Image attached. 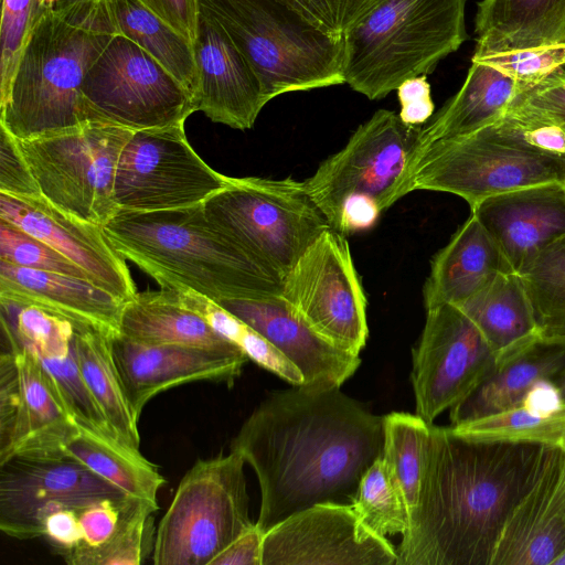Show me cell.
<instances>
[{
	"label": "cell",
	"mask_w": 565,
	"mask_h": 565,
	"mask_svg": "<svg viewBox=\"0 0 565 565\" xmlns=\"http://www.w3.org/2000/svg\"><path fill=\"white\" fill-rule=\"evenodd\" d=\"M383 416L340 387L294 386L269 394L231 441L255 471L266 532L324 502L351 503L361 478L382 456Z\"/></svg>",
	"instance_id": "obj_1"
},
{
	"label": "cell",
	"mask_w": 565,
	"mask_h": 565,
	"mask_svg": "<svg viewBox=\"0 0 565 565\" xmlns=\"http://www.w3.org/2000/svg\"><path fill=\"white\" fill-rule=\"evenodd\" d=\"M547 447L475 439L430 424L418 499L396 565H491Z\"/></svg>",
	"instance_id": "obj_2"
},
{
	"label": "cell",
	"mask_w": 565,
	"mask_h": 565,
	"mask_svg": "<svg viewBox=\"0 0 565 565\" xmlns=\"http://www.w3.org/2000/svg\"><path fill=\"white\" fill-rule=\"evenodd\" d=\"M103 230L110 246L161 288L190 290L213 301L280 295L281 280L214 224L203 204L119 210Z\"/></svg>",
	"instance_id": "obj_3"
},
{
	"label": "cell",
	"mask_w": 565,
	"mask_h": 565,
	"mask_svg": "<svg viewBox=\"0 0 565 565\" xmlns=\"http://www.w3.org/2000/svg\"><path fill=\"white\" fill-rule=\"evenodd\" d=\"M117 34L108 0H65L45 12L0 102V126L23 140L83 124L82 82Z\"/></svg>",
	"instance_id": "obj_4"
},
{
	"label": "cell",
	"mask_w": 565,
	"mask_h": 565,
	"mask_svg": "<svg viewBox=\"0 0 565 565\" xmlns=\"http://www.w3.org/2000/svg\"><path fill=\"white\" fill-rule=\"evenodd\" d=\"M467 0H384L344 34V82L371 100L430 74L468 39Z\"/></svg>",
	"instance_id": "obj_5"
},
{
	"label": "cell",
	"mask_w": 565,
	"mask_h": 565,
	"mask_svg": "<svg viewBox=\"0 0 565 565\" xmlns=\"http://www.w3.org/2000/svg\"><path fill=\"white\" fill-rule=\"evenodd\" d=\"M256 73L267 102L345 83L344 35L328 33L278 0H198Z\"/></svg>",
	"instance_id": "obj_6"
},
{
	"label": "cell",
	"mask_w": 565,
	"mask_h": 565,
	"mask_svg": "<svg viewBox=\"0 0 565 565\" xmlns=\"http://www.w3.org/2000/svg\"><path fill=\"white\" fill-rule=\"evenodd\" d=\"M203 209L264 268L282 280L298 258L330 228L307 192L292 178H232Z\"/></svg>",
	"instance_id": "obj_7"
},
{
	"label": "cell",
	"mask_w": 565,
	"mask_h": 565,
	"mask_svg": "<svg viewBox=\"0 0 565 565\" xmlns=\"http://www.w3.org/2000/svg\"><path fill=\"white\" fill-rule=\"evenodd\" d=\"M245 460L234 451L199 459L183 476L156 531V565H210L255 523Z\"/></svg>",
	"instance_id": "obj_8"
},
{
	"label": "cell",
	"mask_w": 565,
	"mask_h": 565,
	"mask_svg": "<svg viewBox=\"0 0 565 565\" xmlns=\"http://www.w3.org/2000/svg\"><path fill=\"white\" fill-rule=\"evenodd\" d=\"M134 130L97 122L15 139L40 192L60 210L104 226L119 211L114 198L120 152Z\"/></svg>",
	"instance_id": "obj_9"
},
{
	"label": "cell",
	"mask_w": 565,
	"mask_h": 565,
	"mask_svg": "<svg viewBox=\"0 0 565 565\" xmlns=\"http://www.w3.org/2000/svg\"><path fill=\"white\" fill-rule=\"evenodd\" d=\"M196 110L194 96L120 33L111 39L81 85L83 122L137 131L184 124Z\"/></svg>",
	"instance_id": "obj_10"
},
{
	"label": "cell",
	"mask_w": 565,
	"mask_h": 565,
	"mask_svg": "<svg viewBox=\"0 0 565 565\" xmlns=\"http://www.w3.org/2000/svg\"><path fill=\"white\" fill-rule=\"evenodd\" d=\"M564 181L565 161L520 150L478 130L428 146L396 188L393 202L427 190L460 196L471 210L503 192Z\"/></svg>",
	"instance_id": "obj_11"
},
{
	"label": "cell",
	"mask_w": 565,
	"mask_h": 565,
	"mask_svg": "<svg viewBox=\"0 0 565 565\" xmlns=\"http://www.w3.org/2000/svg\"><path fill=\"white\" fill-rule=\"evenodd\" d=\"M420 131V126L406 125L398 114L379 109L303 181L332 230L337 231L342 207L350 200H371L382 212L393 205V193Z\"/></svg>",
	"instance_id": "obj_12"
},
{
	"label": "cell",
	"mask_w": 565,
	"mask_h": 565,
	"mask_svg": "<svg viewBox=\"0 0 565 565\" xmlns=\"http://www.w3.org/2000/svg\"><path fill=\"white\" fill-rule=\"evenodd\" d=\"M280 296L321 339L359 356L366 343V297L344 235L321 233L281 280Z\"/></svg>",
	"instance_id": "obj_13"
},
{
	"label": "cell",
	"mask_w": 565,
	"mask_h": 565,
	"mask_svg": "<svg viewBox=\"0 0 565 565\" xmlns=\"http://www.w3.org/2000/svg\"><path fill=\"white\" fill-rule=\"evenodd\" d=\"M228 177L209 167L189 143L184 124L134 131L115 173L119 210L162 211L204 204Z\"/></svg>",
	"instance_id": "obj_14"
},
{
	"label": "cell",
	"mask_w": 565,
	"mask_h": 565,
	"mask_svg": "<svg viewBox=\"0 0 565 565\" xmlns=\"http://www.w3.org/2000/svg\"><path fill=\"white\" fill-rule=\"evenodd\" d=\"M413 349L416 414L428 424L469 396L497 367V355L478 327L455 305L426 310Z\"/></svg>",
	"instance_id": "obj_15"
},
{
	"label": "cell",
	"mask_w": 565,
	"mask_h": 565,
	"mask_svg": "<svg viewBox=\"0 0 565 565\" xmlns=\"http://www.w3.org/2000/svg\"><path fill=\"white\" fill-rule=\"evenodd\" d=\"M125 497L66 454L0 463V530L18 540L41 537L42 521L60 509Z\"/></svg>",
	"instance_id": "obj_16"
},
{
	"label": "cell",
	"mask_w": 565,
	"mask_h": 565,
	"mask_svg": "<svg viewBox=\"0 0 565 565\" xmlns=\"http://www.w3.org/2000/svg\"><path fill=\"white\" fill-rule=\"evenodd\" d=\"M79 427L38 360L0 350V463L13 457L60 456Z\"/></svg>",
	"instance_id": "obj_17"
},
{
	"label": "cell",
	"mask_w": 565,
	"mask_h": 565,
	"mask_svg": "<svg viewBox=\"0 0 565 565\" xmlns=\"http://www.w3.org/2000/svg\"><path fill=\"white\" fill-rule=\"evenodd\" d=\"M397 552L372 531L352 503L324 502L264 534L262 565H396Z\"/></svg>",
	"instance_id": "obj_18"
},
{
	"label": "cell",
	"mask_w": 565,
	"mask_h": 565,
	"mask_svg": "<svg viewBox=\"0 0 565 565\" xmlns=\"http://www.w3.org/2000/svg\"><path fill=\"white\" fill-rule=\"evenodd\" d=\"M1 347L31 353L78 427L115 437L81 374L75 321L57 312L0 297Z\"/></svg>",
	"instance_id": "obj_19"
},
{
	"label": "cell",
	"mask_w": 565,
	"mask_h": 565,
	"mask_svg": "<svg viewBox=\"0 0 565 565\" xmlns=\"http://www.w3.org/2000/svg\"><path fill=\"white\" fill-rule=\"evenodd\" d=\"M0 220L49 244L114 296L128 301L137 294L125 258L110 246L103 226L60 210L42 195L0 193Z\"/></svg>",
	"instance_id": "obj_20"
},
{
	"label": "cell",
	"mask_w": 565,
	"mask_h": 565,
	"mask_svg": "<svg viewBox=\"0 0 565 565\" xmlns=\"http://www.w3.org/2000/svg\"><path fill=\"white\" fill-rule=\"evenodd\" d=\"M109 341L125 394L138 419L151 398L174 386L201 381L233 384L249 360L243 352L148 344L121 333L110 335Z\"/></svg>",
	"instance_id": "obj_21"
},
{
	"label": "cell",
	"mask_w": 565,
	"mask_h": 565,
	"mask_svg": "<svg viewBox=\"0 0 565 565\" xmlns=\"http://www.w3.org/2000/svg\"><path fill=\"white\" fill-rule=\"evenodd\" d=\"M193 50L199 74L198 110L214 122L241 130L252 128L268 103L262 84L225 30L201 11Z\"/></svg>",
	"instance_id": "obj_22"
},
{
	"label": "cell",
	"mask_w": 565,
	"mask_h": 565,
	"mask_svg": "<svg viewBox=\"0 0 565 565\" xmlns=\"http://www.w3.org/2000/svg\"><path fill=\"white\" fill-rule=\"evenodd\" d=\"M565 552V447L548 446L541 472L511 512L491 565H554Z\"/></svg>",
	"instance_id": "obj_23"
},
{
	"label": "cell",
	"mask_w": 565,
	"mask_h": 565,
	"mask_svg": "<svg viewBox=\"0 0 565 565\" xmlns=\"http://www.w3.org/2000/svg\"><path fill=\"white\" fill-rule=\"evenodd\" d=\"M519 273L565 235V181L524 186L490 196L470 210Z\"/></svg>",
	"instance_id": "obj_24"
},
{
	"label": "cell",
	"mask_w": 565,
	"mask_h": 565,
	"mask_svg": "<svg viewBox=\"0 0 565 565\" xmlns=\"http://www.w3.org/2000/svg\"><path fill=\"white\" fill-rule=\"evenodd\" d=\"M243 320L301 372L310 388L340 387L358 370L361 359L341 351L316 334L280 295L215 301Z\"/></svg>",
	"instance_id": "obj_25"
},
{
	"label": "cell",
	"mask_w": 565,
	"mask_h": 565,
	"mask_svg": "<svg viewBox=\"0 0 565 565\" xmlns=\"http://www.w3.org/2000/svg\"><path fill=\"white\" fill-rule=\"evenodd\" d=\"M0 297L57 312L111 335L119 333L127 302L87 279L2 260Z\"/></svg>",
	"instance_id": "obj_26"
},
{
	"label": "cell",
	"mask_w": 565,
	"mask_h": 565,
	"mask_svg": "<svg viewBox=\"0 0 565 565\" xmlns=\"http://www.w3.org/2000/svg\"><path fill=\"white\" fill-rule=\"evenodd\" d=\"M503 270L511 269L500 248L471 213L431 260L423 288L425 308L459 305Z\"/></svg>",
	"instance_id": "obj_27"
},
{
	"label": "cell",
	"mask_w": 565,
	"mask_h": 565,
	"mask_svg": "<svg viewBox=\"0 0 565 565\" xmlns=\"http://www.w3.org/2000/svg\"><path fill=\"white\" fill-rule=\"evenodd\" d=\"M524 92L526 89L513 78L486 63L471 60L460 89L422 127L415 150L398 184L428 146L438 140L473 134L493 124Z\"/></svg>",
	"instance_id": "obj_28"
},
{
	"label": "cell",
	"mask_w": 565,
	"mask_h": 565,
	"mask_svg": "<svg viewBox=\"0 0 565 565\" xmlns=\"http://www.w3.org/2000/svg\"><path fill=\"white\" fill-rule=\"evenodd\" d=\"M564 367L565 341L541 338L510 360L497 364L490 376L451 407V426L520 406L536 382L552 381Z\"/></svg>",
	"instance_id": "obj_29"
},
{
	"label": "cell",
	"mask_w": 565,
	"mask_h": 565,
	"mask_svg": "<svg viewBox=\"0 0 565 565\" xmlns=\"http://www.w3.org/2000/svg\"><path fill=\"white\" fill-rule=\"evenodd\" d=\"M473 55L565 43V0H481Z\"/></svg>",
	"instance_id": "obj_30"
},
{
	"label": "cell",
	"mask_w": 565,
	"mask_h": 565,
	"mask_svg": "<svg viewBox=\"0 0 565 565\" xmlns=\"http://www.w3.org/2000/svg\"><path fill=\"white\" fill-rule=\"evenodd\" d=\"M456 306L478 327L494 351L497 364L510 360L541 339L518 273L500 271L482 289Z\"/></svg>",
	"instance_id": "obj_31"
},
{
	"label": "cell",
	"mask_w": 565,
	"mask_h": 565,
	"mask_svg": "<svg viewBox=\"0 0 565 565\" xmlns=\"http://www.w3.org/2000/svg\"><path fill=\"white\" fill-rule=\"evenodd\" d=\"M119 333L148 344H174L243 352L201 316L181 305L171 289L137 292L124 307ZM244 353V352H243Z\"/></svg>",
	"instance_id": "obj_32"
},
{
	"label": "cell",
	"mask_w": 565,
	"mask_h": 565,
	"mask_svg": "<svg viewBox=\"0 0 565 565\" xmlns=\"http://www.w3.org/2000/svg\"><path fill=\"white\" fill-rule=\"evenodd\" d=\"M110 335L94 326L75 321V355L83 380L116 439L139 450L138 418L125 394L111 354Z\"/></svg>",
	"instance_id": "obj_33"
},
{
	"label": "cell",
	"mask_w": 565,
	"mask_h": 565,
	"mask_svg": "<svg viewBox=\"0 0 565 565\" xmlns=\"http://www.w3.org/2000/svg\"><path fill=\"white\" fill-rule=\"evenodd\" d=\"M108 4L119 33L150 54L195 98L199 74L193 44L139 0H108Z\"/></svg>",
	"instance_id": "obj_34"
},
{
	"label": "cell",
	"mask_w": 565,
	"mask_h": 565,
	"mask_svg": "<svg viewBox=\"0 0 565 565\" xmlns=\"http://www.w3.org/2000/svg\"><path fill=\"white\" fill-rule=\"evenodd\" d=\"M64 450L129 497L157 502V494L166 482L157 466L139 450L114 437L79 427V433L66 444Z\"/></svg>",
	"instance_id": "obj_35"
},
{
	"label": "cell",
	"mask_w": 565,
	"mask_h": 565,
	"mask_svg": "<svg viewBox=\"0 0 565 565\" xmlns=\"http://www.w3.org/2000/svg\"><path fill=\"white\" fill-rule=\"evenodd\" d=\"M542 339L565 341V235L518 273Z\"/></svg>",
	"instance_id": "obj_36"
},
{
	"label": "cell",
	"mask_w": 565,
	"mask_h": 565,
	"mask_svg": "<svg viewBox=\"0 0 565 565\" xmlns=\"http://www.w3.org/2000/svg\"><path fill=\"white\" fill-rule=\"evenodd\" d=\"M178 301L201 316L215 331L236 344L249 360L292 386L303 384L300 370L276 347L217 302L190 290H173Z\"/></svg>",
	"instance_id": "obj_37"
},
{
	"label": "cell",
	"mask_w": 565,
	"mask_h": 565,
	"mask_svg": "<svg viewBox=\"0 0 565 565\" xmlns=\"http://www.w3.org/2000/svg\"><path fill=\"white\" fill-rule=\"evenodd\" d=\"M383 427L382 458L402 492L409 515L418 499L430 424L417 414L393 412L383 416Z\"/></svg>",
	"instance_id": "obj_38"
},
{
	"label": "cell",
	"mask_w": 565,
	"mask_h": 565,
	"mask_svg": "<svg viewBox=\"0 0 565 565\" xmlns=\"http://www.w3.org/2000/svg\"><path fill=\"white\" fill-rule=\"evenodd\" d=\"M451 427L456 433L475 439L563 446L565 403L548 414L534 413L520 405Z\"/></svg>",
	"instance_id": "obj_39"
},
{
	"label": "cell",
	"mask_w": 565,
	"mask_h": 565,
	"mask_svg": "<svg viewBox=\"0 0 565 565\" xmlns=\"http://www.w3.org/2000/svg\"><path fill=\"white\" fill-rule=\"evenodd\" d=\"M351 503L362 521L381 536L403 535L408 529L409 515L405 500L382 456L361 478Z\"/></svg>",
	"instance_id": "obj_40"
},
{
	"label": "cell",
	"mask_w": 565,
	"mask_h": 565,
	"mask_svg": "<svg viewBox=\"0 0 565 565\" xmlns=\"http://www.w3.org/2000/svg\"><path fill=\"white\" fill-rule=\"evenodd\" d=\"M480 130L508 146L565 161V128L518 99L501 118Z\"/></svg>",
	"instance_id": "obj_41"
},
{
	"label": "cell",
	"mask_w": 565,
	"mask_h": 565,
	"mask_svg": "<svg viewBox=\"0 0 565 565\" xmlns=\"http://www.w3.org/2000/svg\"><path fill=\"white\" fill-rule=\"evenodd\" d=\"M157 510V502H142L108 542L78 552L65 562L70 565H140L153 551Z\"/></svg>",
	"instance_id": "obj_42"
},
{
	"label": "cell",
	"mask_w": 565,
	"mask_h": 565,
	"mask_svg": "<svg viewBox=\"0 0 565 565\" xmlns=\"http://www.w3.org/2000/svg\"><path fill=\"white\" fill-rule=\"evenodd\" d=\"M65 0H2L0 102L9 92L22 50L41 17Z\"/></svg>",
	"instance_id": "obj_43"
},
{
	"label": "cell",
	"mask_w": 565,
	"mask_h": 565,
	"mask_svg": "<svg viewBox=\"0 0 565 565\" xmlns=\"http://www.w3.org/2000/svg\"><path fill=\"white\" fill-rule=\"evenodd\" d=\"M0 260L20 267L53 271L92 281L81 267L60 252L3 220H0Z\"/></svg>",
	"instance_id": "obj_44"
},
{
	"label": "cell",
	"mask_w": 565,
	"mask_h": 565,
	"mask_svg": "<svg viewBox=\"0 0 565 565\" xmlns=\"http://www.w3.org/2000/svg\"><path fill=\"white\" fill-rule=\"evenodd\" d=\"M516 81L526 90L565 66V43L472 55Z\"/></svg>",
	"instance_id": "obj_45"
},
{
	"label": "cell",
	"mask_w": 565,
	"mask_h": 565,
	"mask_svg": "<svg viewBox=\"0 0 565 565\" xmlns=\"http://www.w3.org/2000/svg\"><path fill=\"white\" fill-rule=\"evenodd\" d=\"M0 193L21 198L41 196L15 138L0 126Z\"/></svg>",
	"instance_id": "obj_46"
},
{
	"label": "cell",
	"mask_w": 565,
	"mask_h": 565,
	"mask_svg": "<svg viewBox=\"0 0 565 565\" xmlns=\"http://www.w3.org/2000/svg\"><path fill=\"white\" fill-rule=\"evenodd\" d=\"M518 100L565 128V67L521 94Z\"/></svg>",
	"instance_id": "obj_47"
},
{
	"label": "cell",
	"mask_w": 565,
	"mask_h": 565,
	"mask_svg": "<svg viewBox=\"0 0 565 565\" xmlns=\"http://www.w3.org/2000/svg\"><path fill=\"white\" fill-rule=\"evenodd\" d=\"M396 90L401 105L398 116L403 122L422 126L433 117L435 105L427 75L408 78Z\"/></svg>",
	"instance_id": "obj_48"
},
{
	"label": "cell",
	"mask_w": 565,
	"mask_h": 565,
	"mask_svg": "<svg viewBox=\"0 0 565 565\" xmlns=\"http://www.w3.org/2000/svg\"><path fill=\"white\" fill-rule=\"evenodd\" d=\"M167 21L192 44L198 33L200 8L198 0H139Z\"/></svg>",
	"instance_id": "obj_49"
},
{
	"label": "cell",
	"mask_w": 565,
	"mask_h": 565,
	"mask_svg": "<svg viewBox=\"0 0 565 565\" xmlns=\"http://www.w3.org/2000/svg\"><path fill=\"white\" fill-rule=\"evenodd\" d=\"M264 534L255 523L227 545L210 565H262Z\"/></svg>",
	"instance_id": "obj_50"
},
{
	"label": "cell",
	"mask_w": 565,
	"mask_h": 565,
	"mask_svg": "<svg viewBox=\"0 0 565 565\" xmlns=\"http://www.w3.org/2000/svg\"><path fill=\"white\" fill-rule=\"evenodd\" d=\"M564 403L557 386L551 380H541L527 391L521 406L534 413L548 414Z\"/></svg>",
	"instance_id": "obj_51"
},
{
	"label": "cell",
	"mask_w": 565,
	"mask_h": 565,
	"mask_svg": "<svg viewBox=\"0 0 565 565\" xmlns=\"http://www.w3.org/2000/svg\"><path fill=\"white\" fill-rule=\"evenodd\" d=\"M552 382L557 386L561 396L565 402V367L556 377L552 380Z\"/></svg>",
	"instance_id": "obj_52"
},
{
	"label": "cell",
	"mask_w": 565,
	"mask_h": 565,
	"mask_svg": "<svg viewBox=\"0 0 565 565\" xmlns=\"http://www.w3.org/2000/svg\"><path fill=\"white\" fill-rule=\"evenodd\" d=\"M284 4L288 6L291 9H300L302 8L309 0H278Z\"/></svg>",
	"instance_id": "obj_53"
},
{
	"label": "cell",
	"mask_w": 565,
	"mask_h": 565,
	"mask_svg": "<svg viewBox=\"0 0 565 565\" xmlns=\"http://www.w3.org/2000/svg\"><path fill=\"white\" fill-rule=\"evenodd\" d=\"M554 565H565V552L555 561Z\"/></svg>",
	"instance_id": "obj_54"
},
{
	"label": "cell",
	"mask_w": 565,
	"mask_h": 565,
	"mask_svg": "<svg viewBox=\"0 0 565 565\" xmlns=\"http://www.w3.org/2000/svg\"><path fill=\"white\" fill-rule=\"evenodd\" d=\"M563 446L565 447V443H564V445H563Z\"/></svg>",
	"instance_id": "obj_55"
},
{
	"label": "cell",
	"mask_w": 565,
	"mask_h": 565,
	"mask_svg": "<svg viewBox=\"0 0 565 565\" xmlns=\"http://www.w3.org/2000/svg\"><path fill=\"white\" fill-rule=\"evenodd\" d=\"M565 67V66H564Z\"/></svg>",
	"instance_id": "obj_56"
}]
</instances>
